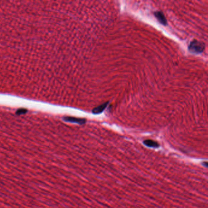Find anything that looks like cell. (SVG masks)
I'll return each instance as SVG.
<instances>
[{
	"label": "cell",
	"mask_w": 208,
	"mask_h": 208,
	"mask_svg": "<svg viewBox=\"0 0 208 208\" xmlns=\"http://www.w3.org/2000/svg\"><path fill=\"white\" fill-rule=\"evenodd\" d=\"M205 48V44L203 42H200L196 39L193 40L190 43L188 46L189 51L195 54H200L203 53Z\"/></svg>",
	"instance_id": "cell-1"
},
{
	"label": "cell",
	"mask_w": 208,
	"mask_h": 208,
	"mask_svg": "<svg viewBox=\"0 0 208 208\" xmlns=\"http://www.w3.org/2000/svg\"><path fill=\"white\" fill-rule=\"evenodd\" d=\"M64 120L67 122L74 123L79 125H83L85 124L86 122V120L85 118H76L73 117H66L64 118Z\"/></svg>",
	"instance_id": "cell-2"
},
{
	"label": "cell",
	"mask_w": 208,
	"mask_h": 208,
	"mask_svg": "<svg viewBox=\"0 0 208 208\" xmlns=\"http://www.w3.org/2000/svg\"><path fill=\"white\" fill-rule=\"evenodd\" d=\"M154 15L161 24H162L164 26H166L167 24V19L166 18L164 14L162 12L156 11L154 13Z\"/></svg>",
	"instance_id": "cell-3"
},
{
	"label": "cell",
	"mask_w": 208,
	"mask_h": 208,
	"mask_svg": "<svg viewBox=\"0 0 208 208\" xmlns=\"http://www.w3.org/2000/svg\"><path fill=\"white\" fill-rule=\"evenodd\" d=\"M108 104H109V101L106 102V103L95 108L94 109L92 110V113L94 114H100V113H103L105 110V109L107 108Z\"/></svg>",
	"instance_id": "cell-4"
}]
</instances>
